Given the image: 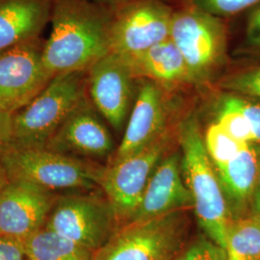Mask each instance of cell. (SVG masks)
<instances>
[{
  "label": "cell",
  "mask_w": 260,
  "mask_h": 260,
  "mask_svg": "<svg viewBox=\"0 0 260 260\" xmlns=\"http://www.w3.org/2000/svg\"><path fill=\"white\" fill-rule=\"evenodd\" d=\"M228 260H260V217L247 214L234 219L229 229Z\"/></svg>",
  "instance_id": "20"
},
{
  "label": "cell",
  "mask_w": 260,
  "mask_h": 260,
  "mask_svg": "<svg viewBox=\"0 0 260 260\" xmlns=\"http://www.w3.org/2000/svg\"><path fill=\"white\" fill-rule=\"evenodd\" d=\"M23 247L27 260H93V251L46 228L23 242Z\"/></svg>",
  "instance_id": "19"
},
{
  "label": "cell",
  "mask_w": 260,
  "mask_h": 260,
  "mask_svg": "<svg viewBox=\"0 0 260 260\" xmlns=\"http://www.w3.org/2000/svg\"><path fill=\"white\" fill-rule=\"evenodd\" d=\"M189 2L192 7L221 19L260 5V0H189Z\"/></svg>",
  "instance_id": "24"
},
{
  "label": "cell",
  "mask_w": 260,
  "mask_h": 260,
  "mask_svg": "<svg viewBox=\"0 0 260 260\" xmlns=\"http://www.w3.org/2000/svg\"><path fill=\"white\" fill-rule=\"evenodd\" d=\"M98 1L105 4H110V5H124L130 2H133L135 0H98Z\"/></svg>",
  "instance_id": "32"
},
{
  "label": "cell",
  "mask_w": 260,
  "mask_h": 260,
  "mask_svg": "<svg viewBox=\"0 0 260 260\" xmlns=\"http://www.w3.org/2000/svg\"><path fill=\"white\" fill-rule=\"evenodd\" d=\"M172 141L168 129L145 149L104 167L100 188L113 206L120 225L132 220L149 178L166 156Z\"/></svg>",
  "instance_id": "8"
},
{
  "label": "cell",
  "mask_w": 260,
  "mask_h": 260,
  "mask_svg": "<svg viewBox=\"0 0 260 260\" xmlns=\"http://www.w3.org/2000/svg\"><path fill=\"white\" fill-rule=\"evenodd\" d=\"M251 213L255 214L260 217V159L257 177H256V181H255V185H254L252 198H251Z\"/></svg>",
  "instance_id": "30"
},
{
  "label": "cell",
  "mask_w": 260,
  "mask_h": 260,
  "mask_svg": "<svg viewBox=\"0 0 260 260\" xmlns=\"http://www.w3.org/2000/svg\"><path fill=\"white\" fill-rule=\"evenodd\" d=\"M167 130V104L162 87L143 79L124 135L112 161L121 160L145 149Z\"/></svg>",
  "instance_id": "13"
},
{
  "label": "cell",
  "mask_w": 260,
  "mask_h": 260,
  "mask_svg": "<svg viewBox=\"0 0 260 260\" xmlns=\"http://www.w3.org/2000/svg\"><path fill=\"white\" fill-rule=\"evenodd\" d=\"M186 210L120 225L93 260H175L185 247Z\"/></svg>",
  "instance_id": "5"
},
{
  "label": "cell",
  "mask_w": 260,
  "mask_h": 260,
  "mask_svg": "<svg viewBox=\"0 0 260 260\" xmlns=\"http://www.w3.org/2000/svg\"><path fill=\"white\" fill-rule=\"evenodd\" d=\"M10 178L5 171V169L2 166V164L0 163V194L2 192V190L4 189V187L9 182Z\"/></svg>",
  "instance_id": "31"
},
{
  "label": "cell",
  "mask_w": 260,
  "mask_h": 260,
  "mask_svg": "<svg viewBox=\"0 0 260 260\" xmlns=\"http://www.w3.org/2000/svg\"><path fill=\"white\" fill-rule=\"evenodd\" d=\"M12 144V115L0 111V153Z\"/></svg>",
  "instance_id": "29"
},
{
  "label": "cell",
  "mask_w": 260,
  "mask_h": 260,
  "mask_svg": "<svg viewBox=\"0 0 260 260\" xmlns=\"http://www.w3.org/2000/svg\"><path fill=\"white\" fill-rule=\"evenodd\" d=\"M178 141L183 177L193 198L197 220L206 236L224 249L233 218L195 115L180 122Z\"/></svg>",
  "instance_id": "2"
},
{
  "label": "cell",
  "mask_w": 260,
  "mask_h": 260,
  "mask_svg": "<svg viewBox=\"0 0 260 260\" xmlns=\"http://www.w3.org/2000/svg\"><path fill=\"white\" fill-rule=\"evenodd\" d=\"M51 32L43 48L47 73L87 72L110 52L111 18L85 0H53Z\"/></svg>",
  "instance_id": "1"
},
{
  "label": "cell",
  "mask_w": 260,
  "mask_h": 260,
  "mask_svg": "<svg viewBox=\"0 0 260 260\" xmlns=\"http://www.w3.org/2000/svg\"><path fill=\"white\" fill-rule=\"evenodd\" d=\"M223 96L247 118L251 125L254 142L260 143V103L236 93H230Z\"/></svg>",
  "instance_id": "26"
},
{
  "label": "cell",
  "mask_w": 260,
  "mask_h": 260,
  "mask_svg": "<svg viewBox=\"0 0 260 260\" xmlns=\"http://www.w3.org/2000/svg\"><path fill=\"white\" fill-rule=\"evenodd\" d=\"M125 63L135 78L142 77L161 87L190 83L185 61L171 39L150 47Z\"/></svg>",
  "instance_id": "18"
},
{
  "label": "cell",
  "mask_w": 260,
  "mask_h": 260,
  "mask_svg": "<svg viewBox=\"0 0 260 260\" xmlns=\"http://www.w3.org/2000/svg\"><path fill=\"white\" fill-rule=\"evenodd\" d=\"M85 73L56 75L35 99L12 115L11 146L47 147L85 99Z\"/></svg>",
  "instance_id": "4"
},
{
  "label": "cell",
  "mask_w": 260,
  "mask_h": 260,
  "mask_svg": "<svg viewBox=\"0 0 260 260\" xmlns=\"http://www.w3.org/2000/svg\"><path fill=\"white\" fill-rule=\"evenodd\" d=\"M43 48L35 39L0 51V111L14 115L53 78L43 63Z\"/></svg>",
  "instance_id": "10"
},
{
  "label": "cell",
  "mask_w": 260,
  "mask_h": 260,
  "mask_svg": "<svg viewBox=\"0 0 260 260\" xmlns=\"http://www.w3.org/2000/svg\"><path fill=\"white\" fill-rule=\"evenodd\" d=\"M204 143L215 168L225 165L250 145L233 139L216 121L209 124L205 130Z\"/></svg>",
  "instance_id": "21"
},
{
  "label": "cell",
  "mask_w": 260,
  "mask_h": 260,
  "mask_svg": "<svg viewBox=\"0 0 260 260\" xmlns=\"http://www.w3.org/2000/svg\"><path fill=\"white\" fill-rule=\"evenodd\" d=\"M89 94L94 107L115 129H121L129 112L135 76L119 56H103L87 71Z\"/></svg>",
  "instance_id": "12"
},
{
  "label": "cell",
  "mask_w": 260,
  "mask_h": 260,
  "mask_svg": "<svg viewBox=\"0 0 260 260\" xmlns=\"http://www.w3.org/2000/svg\"><path fill=\"white\" fill-rule=\"evenodd\" d=\"M259 159V153L250 144L225 165L214 167L233 220L247 215L251 207Z\"/></svg>",
  "instance_id": "17"
},
{
  "label": "cell",
  "mask_w": 260,
  "mask_h": 260,
  "mask_svg": "<svg viewBox=\"0 0 260 260\" xmlns=\"http://www.w3.org/2000/svg\"><path fill=\"white\" fill-rule=\"evenodd\" d=\"M0 260H27L23 243L0 236Z\"/></svg>",
  "instance_id": "28"
},
{
  "label": "cell",
  "mask_w": 260,
  "mask_h": 260,
  "mask_svg": "<svg viewBox=\"0 0 260 260\" xmlns=\"http://www.w3.org/2000/svg\"><path fill=\"white\" fill-rule=\"evenodd\" d=\"M57 196L26 181L10 179L0 194V236L23 243L45 229Z\"/></svg>",
  "instance_id": "11"
},
{
  "label": "cell",
  "mask_w": 260,
  "mask_h": 260,
  "mask_svg": "<svg viewBox=\"0 0 260 260\" xmlns=\"http://www.w3.org/2000/svg\"><path fill=\"white\" fill-rule=\"evenodd\" d=\"M53 0H0V51L38 39Z\"/></svg>",
  "instance_id": "16"
},
{
  "label": "cell",
  "mask_w": 260,
  "mask_h": 260,
  "mask_svg": "<svg viewBox=\"0 0 260 260\" xmlns=\"http://www.w3.org/2000/svg\"><path fill=\"white\" fill-rule=\"evenodd\" d=\"M0 163L10 179L22 180L47 191L100 188L104 167L89 160L46 147L10 146L0 153Z\"/></svg>",
  "instance_id": "3"
},
{
  "label": "cell",
  "mask_w": 260,
  "mask_h": 260,
  "mask_svg": "<svg viewBox=\"0 0 260 260\" xmlns=\"http://www.w3.org/2000/svg\"><path fill=\"white\" fill-rule=\"evenodd\" d=\"M170 39L185 61L190 83L209 80L225 60L228 36L223 20L195 7L174 12Z\"/></svg>",
  "instance_id": "6"
},
{
  "label": "cell",
  "mask_w": 260,
  "mask_h": 260,
  "mask_svg": "<svg viewBox=\"0 0 260 260\" xmlns=\"http://www.w3.org/2000/svg\"><path fill=\"white\" fill-rule=\"evenodd\" d=\"M175 260H228L225 249L203 235L189 244Z\"/></svg>",
  "instance_id": "25"
},
{
  "label": "cell",
  "mask_w": 260,
  "mask_h": 260,
  "mask_svg": "<svg viewBox=\"0 0 260 260\" xmlns=\"http://www.w3.org/2000/svg\"><path fill=\"white\" fill-rule=\"evenodd\" d=\"M111 134L84 99L68 117L46 148L86 157H103L113 150Z\"/></svg>",
  "instance_id": "15"
},
{
  "label": "cell",
  "mask_w": 260,
  "mask_h": 260,
  "mask_svg": "<svg viewBox=\"0 0 260 260\" xmlns=\"http://www.w3.org/2000/svg\"><path fill=\"white\" fill-rule=\"evenodd\" d=\"M216 122L233 139L245 144L254 142L250 122L243 113L229 103L224 96L221 99Z\"/></svg>",
  "instance_id": "22"
},
{
  "label": "cell",
  "mask_w": 260,
  "mask_h": 260,
  "mask_svg": "<svg viewBox=\"0 0 260 260\" xmlns=\"http://www.w3.org/2000/svg\"><path fill=\"white\" fill-rule=\"evenodd\" d=\"M220 85L231 93L260 100V66L232 75Z\"/></svg>",
  "instance_id": "23"
},
{
  "label": "cell",
  "mask_w": 260,
  "mask_h": 260,
  "mask_svg": "<svg viewBox=\"0 0 260 260\" xmlns=\"http://www.w3.org/2000/svg\"><path fill=\"white\" fill-rule=\"evenodd\" d=\"M174 11L160 0H135L112 19L110 52L124 62L170 39Z\"/></svg>",
  "instance_id": "9"
},
{
  "label": "cell",
  "mask_w": 260,
  "mask_h": 260,
  "mask_svg": "<svg viewBox=\"0 0 260 260\" xmlns=\"http://www.w3.org/2000/svg\"><path fill=\"white\" fill-rule=\"evenodd\" d=\"M120 226L105 196L94 193L57 196L46 229L90 251L101 249Z\"/></svg>",
  "instance_id": "7"
},
{
  "label": "cell",
  "mask_w": 260,
  "mask_h": 260,
  "mask_svg": "<svg viewBox=\"0 0 260 260\" xmlns=\"http://www.w3.org/2000/svg\"><path fill=\"white\" fill-rule=\"evenodd\" d=\"M246 47L260 51V5L251 11L246 26Z\"/></svg>",
  "instance_id": "27"
},
{
  "label": "cell",
  "mask_w": 260,
  "mask_h": 260,
  "mask_svg": "<svg viewBox=\"0 0 260 260\" xmlns=\"http://www.w3.org/2000/svg\"><path fill=\"white\" fill-rule=\"evenodd\" d=\"M193 208V198L186 185L181 156L167 153L158 164L141 199L132 221H143Z\"/></svg>",
  "instance_id": "14"
}]
</instances>
